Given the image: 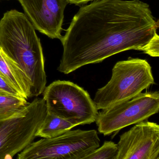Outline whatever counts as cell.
Segmentation results:
<instances>
[{"label": "cell", "instance_id": "1", "mask_svg": "<svg viewBox=\"0 0 159 159\" xmlns=\"http://www.w3.org/2000/svg\"><path fill=\"white\" fill-rule=\"evenodd\" d=\"M158 27L149 5L139 0H96L80 7L60 39L57 70L68 74L124 51L142 52Z\"/></svg>", "mask_w": 159, "mask_h": 159}, {"label": "cell", "instance_id": "2", "mask_svg": "<svg viewBox=\"0 0 159 159\" xmlns=\"http://www.w3.org/2000/svg\"><path fill=\"white\" fill-rule=\"evenodd\" d=\"M0 49L16 63L32 83L31 97L43 93L47 83L40 39L25 14L6 12L0 21Z\"/></svg>", "mask_w": 159, "mask_h": 159}, {"label": "cell", "instance_id": "3", "mask_svg": "<svg viewBox=\"0 0 159 159\" xmlns=\"http://www.w3.org/2000/svg\"><path fill=\"white\" fill-rule=\"evenodd\" d=\"M154 84L148 61L129 57L115 64L111 80L97 90L93 100L98 110L105 109L133 98Z\"/></svg>", "mask_w": 159, "mask_h": 159}, {"label": "cell", "instance_id": "4", "mask_svg": "<svg viewBox=\"0 0 159 159\" xmlns=\"http://www.w3.org/2000/svg\"><path fill=\"white\" fill-rule=\"evenodd\" d=\"M47 112L65 119L75 126L91 124L98 110L87 91L69 81L56 80L43 93Z\"/></svg>", "mask_w": 159, "mask_h": 159}, {"label": "cell", "instance_id": "5", "mask_svg": "<svg viewBox=\"0 0 159 159\" xmlns=\"http://www.w3.org/2000/svg\"><path fill=\"white\" fill-rule=\"evenodd\" d=\"M95 130H69L52 138L33 141L17 154L18 159H84L100 147Z\"/></svg>", "mask_w": 159, "mask_h": 159}, {"label": "cell", "instance_id": "6", "mask_svg": "<svg viewBox=\"0 0 159 159\" xmlns=\"http://www.w3.org/2000/svg\"><path fill=\"white\" fill-rule=\"evenodd\" d=\"M47 112L44 99L37 98L18 115L0 121V159H13L33 142Z\"/></svg>", "mask_w": 159, "mask_h": 159}, {"label": "cell", "instance_id": "7", "mask_svg": "<svg viewBox=\"0 0 159 159\" xmlns=\"http://www.w3.org/2000/svg\"><path fill=\"white\" fill-rule=\"evenodd\" d=\"M159 111V92H147L102 110L98 112L95 122L100 134L109 135L129 125L148 120Z\"/></svg>", "mask_w": 159, "mask_h": 159}, {"label": "cell", "instance_id": "8", "mask_svg": "<svg viewBox=\"0 0 159 159\" xmlns=\"http://www.w3.org/2000/svg\"><path fill=\"white\" fill-rule=\"evenodd\" d=\"M116 159H159V125L148 120L120 136Z\"/></svg>", "mask_w": 159, "mask_h": 159}, {"label": "cell", "instance_id": "9", "mask_svg": "<svg viewBox=\"0 0 159 159\" xmlns=\"http://www.w3.org/2000/svg\"><path fill=\"white\" fill-rule=\"evenodd\" d=\"M35 30L52 39L62 38L66 0H18Z\"/></svg>", "mask_w": 159, "mask_h": 159}, {"label": "cell", "instance_id": "10", "mask_svg": "<svg viewBox=\"0 0 159 159\" xmlns=\"http://www.w3.org/2000/svg\"><path fill=\"white\" fill-rule=\"evenodd\" d=\"M0 72L27 100L31 97L32 83L25 71L0 49Z\"/></svg>", "mask_w": 159, "mask_h": 159}, {"label": "cell", "instance_id": "11", "mask_svg": "<svg viewBox=\"0 0 159 159\" xmlns=\"http://www.w3.org/2000/svg\"><path fill=\"white\" fill-rule=\"evenodd\" d=\"M75 126L67 120L47 112L36 136L43 138H52L62 134Z\"/></svg>", "mask_w": 159, "mask_h": 159}, {"label": "cell", "instance_id": "12", "mask_svg": "<svg viewBox=\"0 0 159 159\" xmlns=\"http://www.w3.org/2000/svg\"><path fill=\"white\" fill-rule=\"evenodd\" d=\"M28 103L22 97L0 93V121L18 115L25 109Z\"/></svg>", "mask_w": 159, "mask_h": 159}, {"label": "cell", "instance_id": "13", "mask_svg": "<svg viewBox=\"0 0 159 159\" xmlns=\"http://www.w3.org/2000/svg\"><path fill=\"white\" fill-rule=\"evenodd\" d=\"M118 152L117 144L111 141H105L101 147L95 149L84 159H116Z\"/></svg>", "mask_w": 159, "mask_h": 159}, {"label": "cell", "instance_id": "14", "mask_svg": "<svg viewBox=\"0 0 159 159\" xmlns=\"http://www.w3.org/2000/svg\"><path fill=\"white\" fill-rule=\"evenodd\" d=\"M142 52L152 57H159V37L157 33L144 47Z\"/></svg>", "mask_w": 159, "mask_h": 159}, {"label": "cell", "instance_id": "15", "mask_svg": "<svg viewBox=\"0 0 159 159\" xmlns=\"http://www.w3.org/2000/svg\"><path fill=\"white\" fill-rule=\"evenodd\" d=\"M0 93L15 96L22 97L21 94L11 85L0 72Z\"/></svg>", "mask_w": 159, "mask_h": 159}, {"label": "cell", "instance_id": "16", "mask_svg": "<svg viewBox=\"0 0 159 159\" xmlns=\"http://www.w3.org/2000/svg\"><path fill=\"white\" fill-rule=\"evenodd\" d=\"M68 3L71 4H75L76 5H81L87 3L88 2L94 0H66Z\"/></svg>", "mask_w": 159, "mask_h": 159}]
</instances>
